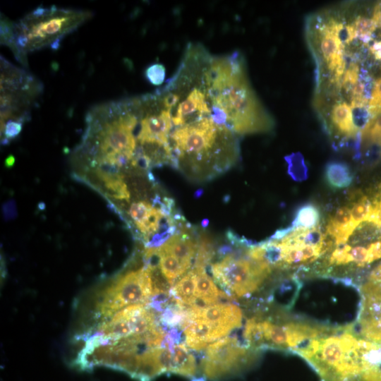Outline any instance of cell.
<instances>
[{
	"label": "cell",
	"mask_w": 381,
	"mask_h": 381,
	"mask_svg": "<svg viewBox=\"0 0 381 381\" xmlns=\"http://www.w3.org/2000/svg\"><path fill=\"white\" fill-rule=\"evenodd\" d=\"M92 13L89 11L40 6L18 23L1 18V43L8 46L16 59L28 66L26 54L49 46L59 48L64 37L75 30Z\"/></svg>",
	"instance_id": "1"
},
{
	"label": "cell",
	"mask_w": 381,
	"mask_h": 381,
	"mask_svg": "<svg viewBox=\"0 0 381 381\" xmlns=\"http://www.w3.org/2000/svg\"><path fill=\"white\" fill-rule=\"evenodd\" d=\"M217 70L221 102L234 133L270 131L274 120L249 82L243 56L238 52L219 56Z\"/></svg>",
	"instance_id": "2"
},
{
	"label": "cell",
	"mask_w": 381,
	"mask_h": 381,
	"mask_svg": "<svg viewBox=\"0 0 381 381\" xmlns=\"http://www.w3.org/2000/svg\"><path fill=\"white\" fill-rule=\"evenodd\" d=\"M343 18L330 13L309 20L307 37L317 64V83L328 76L329 85L337 91L346 67L343 40Z\"/></svg>",
	"instance_id": "3"
},
{
	"label": "cell",
	"mask_w": 381,
	"mask_h": 381,
	"mask_svg": "<svg viewBox=\"0 0 381 381\" xmlns=\"http://www.w3.org/2000/svg\"><path fill=\"white\" fill-rule=\"evenodd\" d=\"M42 90L37 78L1 56V125L30 119V108Z\"/></svg>",
	"instance_id": "4"
},
{
	"label": "cell",
	"mask_w": 381,
	"mask_h": 381,
	"mask_svg": "<svg viewBox=\"0 0 381 381\" xmlns=\"http://www.w3.org/2000/svg\"><path fill=\"white\" fill-rule=\"evenodd\" d=\"M256 350L241 345L235 337H226L208 345L200 370L202 377L222 381L246 372L258 359Z\"/></svg>",
	"instance_id": "5"
},
{
	"label": "cell",
	"mask_w": 381,
	"mask_h": 381,
	"mask_svg": "<svg viewBox=\"0 0 381 381\" xmlns=\"http://www.w3.org/2000/svg\"><path fill=\"white\" fill-rule=\"evenodd\" d=\"M234 253L224 256L212 265V273L217 282L235 297L247 296L258 289L270 274L272 267L264 262Z\"/></svg>",
	"instance_id": "6"
},
{
	"label": "cell",
	"mask_w": 381,
	"mask_h": 381,
	"mask_svg": "<svg viewBox=\"0 0 381 381\" xmlns=\"http://www.w3.org/2000/svg\"><path fill=\"white\" fill-rule=\"evenodd\" d=\"M152 297L149 270L144 267L115 279L102 292L96 308L99 315L108 318L124 307L147 304Z\"/></svg>",
	"instance_id": "7"
},
{
	"label": "cell",
	"mask_w": 381,
	"mask_h": 381,
	"mask_svg": "<svg viewBox=\"0 0 381 381\" xmlns=\"http://www.w3.org/2000/svg\"><path fill=\"white\" fill-rule=\"evenodd\" d=\"M185 317L198 320L210 330L214 341L226 336L241 326L242 312L234 304H212L204 307L191 306L185 310Z\"/></svg>",
	"instance_id": "8"
},
{
	"label": "cell",
	"mask_w": 381,
	"mask_h": 381,
	"mask_svg": "<svg viewBox=\"0 0 381 381\" xmlns=\"http://www.w3.org/2000/svg\"><path fill=\"white\" fill-rule=\"evenodd\" d=\"M158 248L162 253L174 256L188 270L196 255L198 242L189 235L176 234Z\"/></svg>",
	"instance_id": "9"
},
{
	"label": "cell",
	"mask_w": 381,
	"mask_h": 381,
	"mask_svg": "<svg viewBox=\"0 0 381 381\" xmlns=\"http://www.w3.org/2000/svg\"><path fill=\"white\" fill-rule=\"evenodd\" d=\"M171 351V365L169 373L177 374L190 380L196 376L198 367L195 358L187 349L185 344L174 346Z\"/></svg>",
	"instance_id": "10"
},
{
	"label": "cell",
	"mask_w": 381,
	"mask_h": 381,
	"mask_svg": "<svg viewBox=\"0 0 381 381\" xmlns=\"http://www.w3.org/2000/svg\"><path fill=\"white\" fill-rule=\"evenodd\" d=\"M324 176L327 184L337 190L348 188L353 180L351 168L344 162L332 161L327 163Z\"/></svg>",
	"instance_id": "11"
},
{
	"label": "cell",
	"mask_w": 381,
	"mask_h": 381,
	"mask_svg": "<svg viewBox=\"0 0 381 381\" xmlns=\"http://www.w3.org/2000/svg\"><path fill=\"white\" fill-rule=\"evenodd\" d=\"M195 274L196 296L207 306L216 303L224 296L212 278L206 273L204 267H193Z\"/></svg>",
	"instance_id": "12"
},
{
	"label": "cell",
	"mask_w": 381,
	"mask_h": 381,
	"mask_svg": "<svg viewBox=\"0 0 381 381\" xmlns=\"http://www.w3.org/2000/svg\"><path fill=\"white\" fill-rule=\"evenodd\" d=\"M172 298L181 306H192L197 300L195 290V274L193 270L188 272L171 288Z\"/></svg>",
	"instance_id": "13"
},
{
	"label": "cell",
	"mask_w": 381,
	"mask_h": 381,
	"mask_svg": "<svg viewBox=\"0 0 381 381\" xmlns=\"http://www.w3.org/2000/svg\"><path fill=\"white\" fill-rule=\"evenodd\" d=\"M321 214L318 207L310 202L298 207L291 226V231L295 229H311L319 226Z\"/></svg>",
	"instance_id": "14"
},
{
	"label": "cell",
	"mask_w": 381,
	"mask_h": 381,
	"mask_svg": "<svg viewBox=\"0 0 381 381\" xmlns=\"http://www.w3.org/2000/svg\"><path fill=\"white\" fill-rule=\"evenodd\" d=\"M155 250L159 258L158 266L169 284L173 286L176 279L188 270L174 256L162 253L159 248H155Z\"/></svg>",
	"instance_id": "15"
},
{
	"label": "cell",
	"mask_w": 381,
	"mask_h": 381,
	"mask_svg": "<svg viewBox=\"0 0 381 381\" xmlns=\"http://www.w3.org/2000/svg\"><path fill=\"white\" fill-rule=\"evenodd\" d=\"M284 159L287 164V173L294 181L301 182L308 179V167L301 152H292L286 155Z\"/></svg>",
	"instance_id": "16"
},
{
	"label": "cell",
	"mask_w": 381,
	"mask_h": 381,
	"mask_svg": "<svg viewBox=\"0 0 381 381\" xmlns=\"http://www.w3.org/2000/svg\"><path fill=\"white\" fill-rule=\"evenodd\" d=\"M214 248L212 241L205 235H202L198 242L195 255V267H205L214 255Z\"/></svg>",
	"instance_id": "17"
},
{
	"label": "cell",
	"mask_w": 381,
	"mask_h": 381,
	"mask_svg": "<svg viewBox=\"0 0 381 381\" xmlns=\"http://www.w3.org/2000/svg\"><path fill=\"white\" fill-rule=\"evenodd\" d=\"M104 185L108 194L112 198L117 200H129L130 192L122 175L104 182Z\"/></svg>",
	"instance_id": "18"
},
{
	"label": "cell",
	"mask_w": 381,
	"mask_h": 381,
	"mask_svg": "<svg viewBox=\"0 0 381 381\" xmlns=\"http://www.w3.org/2000/svg\"><path fill=\"white\" fill-rule=\"evenodd\" d=\"M153 206L147 201L133 202L129 207L128 214L138 228L147 218Z\"/></svg>",
	"instance_id": "19"
},
{
	"label": "cell",
	"mask_w": 381,
	"mask_h": 381,
	"mask_svg": "<svg viewBox=\"0 0 381 381\" xmlns=\"http://www.w3.org/2000/svg\"><path fill=\"white\" fill-rule=\"evenodd\" d=\"M368 112L370 119L381 114V77L373 83L368 104Z\"/></svg>",
	"instance_id": "20"
},
{
	"label": "cell",
	"mask_w": 381,
	"mask_h": 381,
	"mask_svg": "<svg viewBox=\"0 0 381 381\" xmlns=\"http://www.w3.org/2000/svg\"><path fill=\"white\" fill-rule=\"evenodd\" d=\"M23 123L20 121L9 120L1 126V144L7 145L20 133Z\"/></svg>",
	"instance_id": "21"
},
{
	"label": "cell",
	"mask_w": 381,
	"mask_h": 381,
	"mask_svg": "<svg viewBox=\"0 0 381 381\" xmlns=\"http://www.w3.org/2000/svg\"><path fill=\"white\" fill-rule=\"evenodd\" d=\"M166 71L164 66L158 63L149 66L145 71V75L147 80L154 85H160L165 78Z\"/></svg>",
	"instance_id": "22"
},
{
	"label": "cell",
	"mask_w": 381,
	"mask_h": 381,
	"mask_svg": "<svg viewBox=\"0 0 381 381\" xmlns=\"http://www.w3.org/2000/svg\"><path fill=\"white\" fill-rule=\"evenodd\" d=\"M4 218L6 220L14 219L17 216V209L14 200H8L2 207Z\"/></svg>",
	"instance_id": "23"
},
{
	"label": "cell",
	"mask_w": 381,
	"mask_h": 381,
	"mask_svg": "<svg viewBox=\"0 0 381 381\" xmlns=\"http://www.w3.org/2000/svg\"><path fill=\"white\" fill-rule=\"evenodd\" d=\"M369 50L374 59L381 62V40L374 42Z\"/></svg>",
	"instance_id": "24"
},
{
	"label": "cell",
	"mask_w": 381,
	"mask_h": 381,
	"mask_svg": "<svg viewBox=\"0 0 381 381\" xmlns=\"http://www.w3.org/2000/svg\"><path fill=\"white\" fill-rule=\"evenodd\" d=\"M14 163H15V157L13 155H10L5 159L4 165L8 168L12 167Z\"/></svg>",
	"instance_id": "25"
},
{
	"label": "cell",
	"mask_w": 381,
	"mask_h": 381,
	"mask_svg": "<svg viewBox=\"0 0 381 381\" xmlns=\"http://www.w3.org/2000/svg\"><path fill=\"white\" fill-rule=\"evenodd\" d=\"M209 221L207 219H205L202 221V226L206 227L208 225Z\"/></svg>",
	"instance_id": "26"
}]
</instances>
